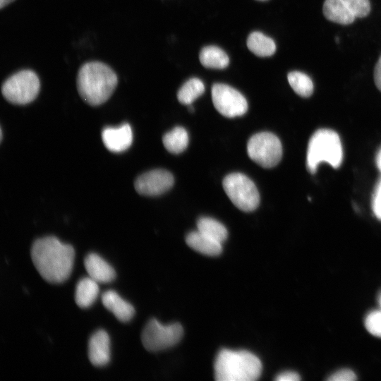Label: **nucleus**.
<instances>
[{
  "label": "nucleus",
  "mask_w": 381,
  "mask_h": 381,
  "mask_svg": "<svg viewBox=\"0 0 381 381\" xmlns=\"http://www.w3.org/2000/svg\"><path fill=\"white\" fill-rule=\"evenodd\" d=\"M186 242L190 248L203 255L216 256L222 251V243L210 238L198 230L188 234Z\"/></svg>",
  "instance_id": "2eb2a0df"
},
{
  "label": "nucleus",
  "mask_w": 381,
  "mask_h": 381,
  "mask_svg": "<svg viewBox=\"0 0 381 381\" xmlns=\"http://www.w3.org/2000/svg\"><path fill=\"white\" fill-rule=\"evenodd\" d=\"M288 82L294 91L302 97H308L313 92V83L310 78L300 71H291L287 75Z\"/></svg>",
  "instance_id": "5701e85b"
},
{
  "label": "nucleus",
  "mask_w": 381,
  "mask_h": 381,
  "mask_svg": "<svg viewBox=\"0 0 381 381\" xmlns=\"http://www.w3.org/2000/svg\"><path fill=\"white\" fill-rule=\"evenodd\" d=\"M30 255L36 270L48 282L62 283L71 275L74 249L55 236H45L35 240L31 247Z\"/></svg>",
  "instance_id": "f257e3e1"
},
{
  "label": "nucleus",
  "mask_w": 381,
  "mask_h": 381,
  "mask_svg": "<svg viewBox=\"0 0 381 381\" xmlns=\"http://www.w3.org/2000/svg\"><path fill=\"white\" fill-rule=\"evenodd\" d=\"M102 302L121 322L130 321L135 314L133 306L113 290L106 291L102 294Z\"/></svg>",
  "instance_id": "4468645a"
},
{
  "label": "nucleus",
  "mask_w": 381,
  "mask_h": 381,
  "mask_svg": "<svg viewBox=\"0 0 381 381\" xmlns=\"http://www.w3.org/2000/svg\"><path fill=\"white\" fill-rule=\"evenodd\" d=\"M174 182V176L169 171L154 169L139 176L135 181L134 186L140 195L157 196L169 190Z\"/></svg>",
  "instance_id": "9d476101"
},
{
  "label": "nucleus",
  "mask_w": 381,
  "mask_h": 381,
  "mask_svg": "<svg viewBox=\"0 0 381 381\" xmlns=\"http://www.w3.org/2000/svg\"><path fill=\"white\" fill-rule=\"evenodd\" d=\"M378 303H379L380 307V308H381V293H380V294L379 295Z\"/></svg>",
  "instance_id": "2f4dec72"
},
{
  "label": "nucleus",
  "mask_w": 381,
  "mask_h": 381,
  "mask_svg": "<svg viewBox=\"0 0 381 381\" xmlns=\"http://www.w3.org/2000/svg\"><path fill=\"white\" fill-rule=\"evenodd\" d=\"M322 12L326 19L340 25L351 24L356 18L343 0H325Z\"/></svg>",
  "instance_id": "dca6fc26"
},
{
  "label": "nucleus",
  "mask_w": 381,
  "mask_h": 381,
  "mask_svg": "<svg viewBox=\"0 0 381 381\" xmlns=\"http://www.w3.org/2000/svg\"><path fill=\"white\" fill-rule=\"evenodd\" d=\"M373 210L375 216L381 219V181L379 183L374 193Z\"/></svg>",
  "instance_id": "bb28decb"
},
{
  "label": "nucleus",
  "mask_w": 381,
  "mask_h": 381,
  "mask_svg": "<svg viewBox=\"0 0 381 381\" xmlns=\"http://www.w3.org/2000/svg\"><path fill=\"white\" fill-rule=\"evenodd\" d=\"M162 142L169 152L179 154L188 146V135L185 128L177 126L164 135Z\"/></svg>",
  "instance_id": "aec40b11"
},
{
  "label": "nucleus",
  "mask_w": 381,
  "mask_h": 381,
  "mask_svg": "<svg viewBox=\"0 0 381 381\" xmlns=\"http://www.w3.org/2000/svg\"><path fill=\"white\" fill-rule=\"evenodd\" d=\"M275 380L277 381H298L301 380V377L297 373L288 370L278 374Z\"/></svg>",
  "instance_id": "cd10ccee"
},
{
  "label": "nucleus",
  "mask_w": 381,
  "mask_h": 381,
  "mask_svg": "<svg viewBox=\"0 0 381 381\" xmlns=\"http://www.w3.org/2000/svg\"><path fill=\"white\" fill-rule=\"evenodd\" d=\"M343 1L356 18H364L370 12L371 6L369 0H343Z\"/></svg>",
  "instance_id": "393cba45"
},
{
  "label": "nucleus",
  "mask_w": 381,
  "mask_h": 381,
  "mask_svg": "<svg viewBox=\"0 0 381 381\" xmlns=\"http://www.w3.org/2000/svg\"><path fill=\"white\" fill-rule=\"evenodd\" d=\"M365 326L371 334L381 337V308L373 310L367 315Z\"/></svg>",
  "instance_id": "b1692460"
},
{
  "label": "nucleus",
  "mask_w": 381,
  "mask_h": 381,
  "mask_svg": "<svg viewBox=\"0 0 381 381\" xmlns=\"http://www.w3.org/2000/svg\"><path fill=\"white\" fill-rule=\"evenodd\" d=\"M374 81L377 88L381 92V56L374 68Z\"/></svg>",
  "instance_id": "c85d7f7f"
},
{
  "label": "nucleus",
  "mask_w": 381,
  "mask_h": 381,
  "mask_svg": "<svg viewBox=\"0 0 381 381\" xmlns=\"http://www.w3.org/2000/svg\"><path fill=\"white\" fill-rule=\"evenodd\" d=\"M214 107L224 116L234 118L243 115L248 110L246 98L232 87L216 83L212 87Z\"/></svg>",
  "instance_id": "1a4fd4ad"
},
{
  "label": "nucleus",
  "mask_w": 381,
  "mask_h": 381,
  "mask_svg": "<svg viewBox=\"0 0 381 381\" xmlns=\"http://www.w3.org/2000/svg\"><path fill=\"white\" fill-rule=\"evenodd\" d=\"M214 369L218 381H253L261 375L262 363L248 351L223 349L216 356Z\"/></svg>",
  "instance_id": "7ed1b4c3"
},
{
  "label": "nucleus",
  "mask_w": 381,
  "mask_h": 381,
  "mask_svg": "<svg viewBox=\"0 0 381 381\" xmlns=\"http://www.w3.org/2000/svg\"><path fill=\"white\" fill-rule=\"evenodd\" d=\"M247 47L254 54L260 57L272 56L276 51L274 40L260 32H253L249 35Z\"/></svg>",
  "instance_id": "6ab92c4d"
},
{
  "label": "nucleus",
  "mask_w": 381,
  "mask_h": 381,
  "mask_svg": "<svg viewBox=\"0 0 381 381\" xmlns=\"http://www.w3.org/2000/svg\"><path fill=\"white\" fill-rule=\"evenodd\" d=\"M84 265L89 277L97 283H109L116 277L114 269L97 253L87 254Z\"/></svg>",
  "instance_id": "ddd939ff"
},
{
  "label": "nucleus",
  "mask_w": 381,
  "mask_h": 381,
  "mask_svg": "<svg viewBox=\"0 0 381 381\" xmlns=\"http://www.w3.org/2000/svg\"><path fill=\"white\" fill-rule=\"evenodd\" d=\"M183 334V329L179 323L164 325L152 318L143 328L141 341L146 350L155 352L174 346Z\"/></svg>",
  "instance_id": "0eeeda50"
},
{
  "label": "nucleus",
  "mask_w": 381,
  "mask_h": 381,
  "mask_svg": "<svg viewBox=\"0 0 381 381\" xmlns=\"http://www.w3.org/2000/svg\"><path fill=\"white\" fill-rule=\"evenodd\" d=\"M249 157L264 168H272L280 162L282 147L279 139L273 133L261 132L253 135L247 144Z\"/></svg>",
  "instance_id": "6e6552de"
},
{
  "label": "nucleus",
  "mask_w": 381,
  "mask_h": 381,
  "mask_svg": "<svg viewBox=\"0 0 381 381\" xmlns=\"http://www.w3.org/2000/svg\"><path fill=\"white\" fill-rule=\"evenodd\" d=\"M88 358L96 367L107 365L110 361V339L104 329H99L90 337L88 342Z\"/></svg>",
  "instance_id": "f8f14e48"
},
{
  "label": "nucleus",
  "mask_w": 381,
  "mask_h": 381,
  "mask_svg": "<svg viewBox=\"0 0 381 381\" xmlns=\"http://www.w3.org/2000/svg\"><path fill=\"white\" fill-rule=\"evenodd\" d=\"M13 1L14 0H0V8H3Z\"/></svg>",
  "instance_id": "c756f323"
},
{
  "label": "nucleus",
  "mask_w": 381,
  "mask_h": 381,
  "mask_svg": "<svg viewBox=\"0 0 381 381\" xmlns=\"http://www.w3.org/2000/svg\"><path fill=\"white\" fill-rule=\"evenodd\" d=\"M260 1H265V0H260Z\"/></svg>",
  "instance_id": "473e14b6"
},
{
  "label": "nucleus",
  "mask_w": 381,
  "mask_h": 381,
  "mask_svg": "<svg viewBox=\"0 0 381 381\" xmlns=\"http://www.w3.org/2000/svg\"><path fill=\"white\" fill-rule=\"evenodd\" d=\"M205 92L203 83L197 78L187 80L177 92V98L180 103L189 105Z\"/></svg>",
  "instance_id": "4be33fe9"
},
{
  "label": "nucleus",
  "mask_w": 381,
  "mask_h": 381,
  "mask_svg": "<svg viewBox=\"0 0 381 381\" xmlns=\"http://www.w3.org/2000/svg\"><path fill=\"white\" fill-rule=\"evenodd\" d=\"M377 164L379 169L381 171V150H380L377 157Z\"/></svg>",
  "instance_id": "7c9ffc66"
},
{
  "label": "nucleus",
  "mask_w": 381,
  "mask_h": 381,
  "mask_svg": "<svg viewBox=\"0 0 381 381\" xmlns=\"http://www.w3.org/2000/svg\"><path fill=\"white\" fill-rule=\"evenodd\" d=\"M343 152L338 134L329 129H320L310 138L307 151V168L313 174L318 164L325 162L334 168L340 166Z\"/></svg>",
  "instance_id": "20e7f679"
},
{
  "label": "nucleus",
  "mask_w": 381,
  "mask_h": 381,
  "mask_svg": "<svg viewBox=\"0 0 381 381\" xmlns=\"http://www.w3.org/2000/svg\"><path fill=\"white\" fill-rule=\"evenodd\" d=\"M223 188L233 204L244 212L255 210L260 202V195L255 183L241 173H232L224 179Z\"/></svg>",
  "instance_id": "423d86ee"
},
{
  "label": "nucleus",
  "mask_w": 381,
  "mask_h": 381,
  "mask_svg": "<svg viewBox=\"0 0 381 381\" xmlns=\"http://www.w3.org/2000/svg\"><path fill=\"white\" fill-rule=\"evenodd\" d=\"M330 381H353L356 375L350 369H341L332 373L328 378Z\"/></svg>",
  "instance_id": "a878e982"
},
{
  "label": "nucleus",
  "mask_w": 381,
  "mask_h": 381,
  "mask_svg": "<svg viewBox=\"0 0 381 381\" xmlns=\"http://www.w3.org/2000/svg\"><path fill=\"white\" fill-rule=\"evenodd\" d=\"M102 139L109 151L121 152L127 150L132 143V129L128 123L118 127H107L102 130Z\"/></svg>",
  "instance_id": "9b49d317"
},
{
  "label": "nucleus",
  "mask_w": 381,
  "mask_h": 381,
  "mask_svg": "<svg viewBox=\"0 0 381 381\" xmlns=\"http://www.w3.org/2000/svg\"><path fill=\"white\" fill-rule=\"evenodd\" d=\"M99 291L98 283L90 277L80 279L75 286L76 304L81 308H89L96 300Z\"/></svg>",
  "instance_id": "f3484780"
},
{
  "label": "nucleus",
  "mask_w": 381,
  "mask_h": 381,
  "mask_svg": "<svg viewBox=\"0 0 381 381\" xmlns=\"http://www.w3.org/2000/svg\"><path fill=\"white\" fill-rule=\"evenodd\" d=\"M201 64L207 68L224 69L229 64V59L224 51L216 46L203 47L199 54Z\"/></svg>",
  "instance_id": "a211bd4d"
},
{
  "label": "nucleus",
  "mask_w": 381,
  "mask_h": 381,
  "mask_svg": "<svg viewBox=\"0 0 381 381\" xmlns=\"http://www.w3.org/2000/svg\"><path fill=\"white\" fill-rule=\"evenodd\" d=\"M118 83L116 73L100 61H89L79 69L77 89L81 98L92 106L104 103L111 97Z\"/></svg>",
  "instance_id": "f03ea898"
},
{
  "label": "nucleus",
  "mask_w": 381,
  "mask_h": 381,
  "mask_svg": "<svg viewBox=\"0 0 381 381\" xmlns=\"http://www.w3.org/2000/svg\"><path fill=\"white\" fill-rule=\"evenodd\" d=\"M40 89L37 75L32 70H21L8 77L2 84L1 92L9 102L23 105L32 102Z\"/></svg>",
  "instance_id": "39448f33"
},
{
  "label": "nucleus",
  "mask_w": 381,
  "mask_h": 381,
  "mask_svg": "<svg viewBox=\"0 0 381 381\" xmlns=\"http://www.w3.org/2000/svg\"><path fill=\"white\" fill-rule=\"evenodd\" d=\"M198 230L210 238L222 243L227 238L226 227L217 220L203 217L197 222Z\"/></svg>",
  "instance_id": "412c9836"
}]
</instances>
